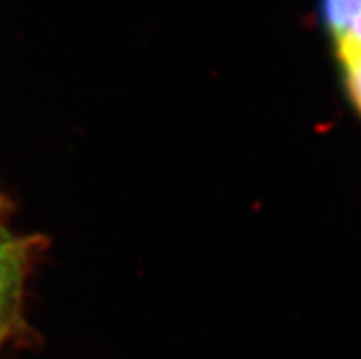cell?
I'll list each match as a JSON object with an SVG mask.
<instances>
[{"mask_svg":"<svg viewBox=\"0 0 361 359\" xmlns=\"http://www.w3.org/2000/svg\"><path fill=\"white\" fill-rule=\"evenodd\" d=\"M2 207H4V209H6V202H4V198L0 196V219L4 217V211H2Z\"/></svg>","mask_w":361,"mask_h":359,"instance_id":"5","label":"cell"},{"mask_svg":"<svg viewBox=\"0 0 361 359\" xmlns=\"http://www.w3.org/2000/svg\"><path fill=\"white\" fill-rule=\"evenodd\" d=\"M33 245L9 231L0 219V343L18 321Z\"/></svg>","mask_w":361,"mask_h":359,"instance_id":"1","label":"cell"},{"mask_svg":"<svg viewBox=\"0 0 361 359\" xmlns=\"http://www.w3.org/2000/svg\"><path fill=\"white\" fill-rule=\"evenodd\" d=\"M360 11L361 0H321V20L336 41L347 33Z\"/></svg>","mask_w":361,"mask_h":359,"instance_id":"2","label":"cell"},{"mask_svg":"<svg viewBox=\"0 0 361 359\" xmlns=\"http://www.w3.org/2000/svg\"><path fill=\"white\" fill-rule=\"evenodd\" d=\"M336 42H338V46H356V48H361V11L356 15L353 24L348 26L347 33Z\"/></svg>","mask_w":361,"mask_h":359,"instance_id":"4","label":"cell"},{"mask_svg":"<svg viewBox=\"0 0 361 359\" xmlns=\"http://www.w3.org/2000/svg\"><path fill=\"white\" fill-rule=\"evenodd\" d=\"M338 54L341 63H343L348 94L361 112V48L338 46Z\"/></svg>","mask_w":361,"mask_h":359,"instance_id":"3","label":"cell"}]
</instances>
